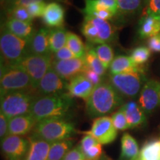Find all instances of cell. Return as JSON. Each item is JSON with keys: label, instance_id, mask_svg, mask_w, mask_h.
Listing matches in <instances>:
<instances>
[{"label": "cell", "instance_id": "1", "mask_svg": "<svg viewBox=\"0 0 160 160\" xmlns=\"http://www.w3.org/2000/svg\"><path fill=\"white\" fill-rule=\"evenodd\" d=\"M75 102L68 92L47 96H37L30 113L37 120L67 119L73 111Z\"/></svg>", "mask_w": 160, "mask_h": 160}, {"label": "cell", "instance_id": "2", "mask_svg": "<svg viewBox=\"0 0 160 160\" xmlns=\"http://www.w3.org/2000/svg\"><path fill=\"white\" fill-rule=\"evenodd\" d=\"M122 103L121 94L111 83L102 82L96 86L86 101V111L90 117L96 119L111 113Z\"/></svg>", "mask_w": 160, "mask_h": 160}, {"label": "cell", "instance_id": "3", "mask_svg": "<svg viewBox=\"0 0 160 160\" xmlns=\"http://www.w3.org/2000/svg\"><path fill=\"white\" fill-rule=\"evenodd\" d=\"M75 133V125L69 119L56 118L37 122L31 134L53 143L71 139Z\"/></svg>", "mask_w": 160, "mask_h": 160}, {"label": "cell", "instance_id": "4", "mask_svg": "<svg viewBox=\"0 0 160 160\" xmlns=\"http://www.w3.org/2000/svg\"><path fill=\"white\" fill-rule=\"evenodd\" d=\"M30 40L22 39L3 27L0 37V48L3 65H18L29 54Z\"/></svg>", "mask_w": 160, "mask_h": 160}, {"label": "cell", "instance_id": "5", "mask_svg": "<svg viewBox=\"0 0 160 160\" xmlns=\"http://www.w3.org/2000/svg\"><path fill=\"white\" fill-rule=\"evenodd\" d=\"M37 97L32 91H19L1 95V112L8 119L28 114Z\"/></svg>", "mask_w": 160, "mask_h": 160}, {"label": "cell", "instance_id": "6", "mask_svg": "<svg viewBox=\"0 0 160 160\" xmlns=\"http://www.w3.org/2000/svg\"><path fill=\"white\" fill-rule=\"evenodd\" d=\"M1 95L8 92L33 91L31 77L20 65L1 66Z\"/></svg>", "mask_w": 160, "mask_h": 160}, {"label": "cell", "instance_id": "7", "mask_svg": "<svg viewBox=\"0 0 160 160\" xmlns=\"http://www.w3.org/2000/svg\"><path fill=\"white\" fill-rule=\"evenodd\" d=\"M145 78L142 72H131L110 76V83L121 95L135 98L143 87Z\"/></svg>", "mask_w": 160, "mask_h": 160}, {"label": "cell", "instance_id": "8", "mask_svg": "<svg viewBox=\"0 0 160 160\" xmlns=\"http://www.w3.org/2000/svg\"><path fill=\"white\" fill-rule=\"evenodd\" d=\"M51 56L28 54L19 65L21 66L31 77L33 91H37L42 77L52 65Z\"/></svg>", "mask_w": 160, "mask_h": 160}, {"label": "cell", "instance_id": "9", "mask_svg": "<svg viewBox=\"0 0 160 160\" xmlns=\"http://www.w3.org/2000/svg\"><path fill=\"white\" fill-rule=\"evenodd\" d=\"M117 131L112 122L111 118L104 116L96 118L91 130L84 132V133L93 137L102 145H108L116 139L118 134Z\"/></svg>", "mask_w": 160, "mask_h": 160}, {"label": "cell", "instance_id": "10", "mask_svg": "<svg viewBox=\"0 0 160 160\" xmlns=\"http://www.w3.org/2000/svg\"><path fill=\"white\" fill-rule=\"evenodd\" d=\"M28 148V138L9 134L1 140L2 151L8 160H24Z\"/></svg>", "mask_w": 160, "mask_h": 160}, {"label": "cell", "instance_id": "11", "mask_svg": "<svg viewBox=\"0 0 160 160\" xmlns=\"http://www.w3.org/2000/svg\"><path fill=\"white\" fill-rule=\"evenodd\" d=\"M146 114H151L160 107V82L150 79L144 84L138 101Z\"/></svg>", "mask_w": 160, "mask_h": 160}, {"label": "cell", "instance_id": "12", "mask_svg": "<svg viewBox=\"0 0 160 160\" xmlns=\"http://www.w3.org/2000/svg\"><path fill=\"white\" fill-rule=\"evenodd\" d=\"M68 82L58 74L51 66L40 81L37 91L39 96L56 94L65 93L68 91Z\"/></svg>", "mask_w": 160, "mask_h": 160}, {"label": "cell", "instance_id": "13", "mask_svg": "<svg viewBox=\"0 0 160 160\" xmlns=\"http://www.w3.org/2000/svg\"><path fill=\"white\" fill-rule=\"evenodd\" d=\"M51 66L58 74L65 80H70L79 73H83L88 68L85 57H77L67 60L53 59Z\"/></svg>", "mask_w": 160, "mask_h": 160}, {"label": "cell", "instance_id": "14", "mask_svg": "<svg viewBox=\"0 0 160 160\" xmlns=\"http://www.w3.org/2000/svg\"><path fill=\"white\" fill-rule=\"evenodd\" d=\"M95 86L83 73H79L69 80L68 92L73 97L81 98L87 101Z\"/></svg>", "mask_w": 160, "mask_h": 160}, {"label": "cell", "instance_id": "15", "mask_svg": "<svg viewBox=\"0 0 160 160\" xmlns=\"http://www.w3.org/2000/svg\"><path fill=\"white\" fill-rule=\"evenodd\" d=\"M37 123V120L31 113L13 117L8 119V133L21 137L28 135L33 131Z\"/></svg>", "mask_w": 160, "mask_h": 160}, {"label": "cell", "instance_id": "16", "mask_svg": "<svg viewBox=\"0 0 160 160\" xmlns=\"http://www.w3.org/2000/svg\"><path fill=\"white\" fill-rule=\"evenodd\" d=\"M48 28L39 29L34 32L30 39L29 54L51 56V51L50 48L48 41Z\"/></svg>", "mask_w": 160, "mask_h": 160}, {"label": "cell", "instance_id": "17", "mask_svg": "<svg viewBox=\"0 0 160 160\" xmlns=\"http://www.w3.org/2000/svg\"><path fill=\"white\" fill-rule=\"evenodd\" d=\"M28 140L29 148L24 160H48L51 143L33 134Z\"/></svg>", "mask_w": 160, "mask_h": 160}, {"label": "cell", "instance_id": "18", "mask_svg": "<svg viewBox=\"0 0 160 160\" xmlns=\"http://www.w3.org/2000/svg\"><path fill=\"white\" fill-rule=\"evenodd\" d=\"M42 19L45 25L51 28L63 27L65 10L59 3L50 2L46 6Z\"/></svg>", "mask_w": 160, "mask_h": 160}, {"label": "cell", "instance_id": "19", "mask_svg": "<svg viewBox=\"0 0 160 160\" xmlns=\"http://www.w3.org/2000/svg\"><path fill=\"white\" fill-rule=\"evenodd\" d=\"M130 128L139 127L146 121V113L141 107L134 102H128L122 106Z\"/></svg>", "mask_w": 160, "mask_h": 160}, {"label": "cell", "instance_id": "20", "mask_svg": "<svg viewBox=\"0 0 160 160\" xmlns=\"http://www.w3.org/2000/svg\"><path fill=\"white\" fill-rule=\"evenodd\" d=\"M4 28L12 33L22 39L30 40L34 33L31 22L19 21L13 18H8L5 22Z\"/></svg>", "mask_w": 160, "mask_h": 160}, {"label": "cell", "instance_id": "21", "mask_svg": "<svg viewBox=\"0 0 160 160\" xmlns=\"http://www.w3.org/2000/svg\"><path fill=\"white\" fill-rule=\"evenodd\" d=\"M79 146L84 156L88 160H99L103 154L102 144L91 135L84 136Z\"/></svg>", "mask_w": 160, "mask_h": 160}, {"label": "cell", "instance_id": "22", "mask_svg": "<svg viewBox=\"0 0 160 160\" xmlns=\"http://www.w3.org/2000/svg\"><path fill=\"white\" fill-rule=\"evenodd\" d=\"M110 71L112 75H114L131 72H142V69L132 60L131 57L122 55L114 58L110 66Z\"/></svg>", "mask_w": 160, "mask_h": 160}, {"label": "cell", "instance_id": "23", "mask_svg": "<svg viewBox=\"0 0 160 160\" xmlns=\"http://www.w3.org/2000/svg\"><path fill=\"white\" fill-rule=\"evenodd\" d=\"M160 33V17L144 14L139 21V33L142 38H151Z\"/></svg>", "mask_w": 160, "mask_h": 160}, {"label": "cell", "instance_id": "24", "mask_svg": "<svg viewBox=\"0 0 160 160\" xmlns=\"http://www.w3.org/2000/svg\"><path fill=\"white\" fill-rule=\"evenodd\" d=\"M139 148L134 138L129 133H124L121 139V160H133L139 158Z\"/></svg>", "mask_w": 160, "mask_h": 160}, {"label": "cell", "instance_id": "25", "mask_svg": "<svg viewBox=\"0 0 160 160\" xmlns=\"http://www.w3.org/2000/svg\"><path fill=\"white\" fill-rule=\"evenodd\" d=\"M73 139H68L51 143L48 160H62L71 150L73 148Z\"/></svg>", "mask_w": 160, "mask_h": 160}, {"label": "cell", "instance_id": "26", "mask_svg": "<svg viewBox=\"0 0 160 160\" xmlns=\"http://www.w3.org/2000/svg\"><path fill=\"white\" fill-rule=\"evenodd\" d=\"M68 32L63 27L51 28L49 31L48 41L52 53H56L66 45Z\"/></svg>", "mask_w": 160, "mask_h": 160}, {"label": "cell", "instance_id": "27", "mask_svg": "<svg viewBox=\"0 0 160 160\" xmlns=\"http://www.w3.org/2000/svg\"><path fill=\"white\" fill-rule=\"evenodd\" d=\"M139 160H160V138L144 144L139 152Z\"/></svg>", "mask_w": 160, "mask_h": 160}, {"label": "cell", "instance_id": "28", "mask_svg": "<svg viewBox=\"0 0 160 160\" xmlns=\"http://www.w3.org/2000/svg\"><path fill=\"white\" fill-rule=\"evenodd\" d=\"M85 59L89 68L95 71L100 77H102V76L105 75L107 69L105 68V66L100 61L99 58L98 57L97 53L95 51V48H93L90 46H88L86 48Z\"/></svg>", "mask_w": 160, "mask_h": 160}, {"label": "cell", "instance_id": "29", "mask_svg": "<svg viewBox=\"0 0 160 160\" xmlns=\"http://www.w3.org/2000/svg\"><path fill=\"white\" fill-rule=\"evenodd\" d=\"M66 45L74 53L77 58H84L86 53V48L79 36L71 32H68Z\"/></svg>", "mask_w": 160, "mask_h": 160}, {"label": "cell", "instance_id": "30", "mask_svg": "<svg viewBox=\"0 0 160 160\" xmlns=\"http://www.w3.org/2000/svg\"><path fill=\"white\" fill-rule=\"evenodd\" d=\"M145 0H117L119 11L122 14H134L142 8Z\"/></svg>", "mask_w": 160, "mask_h": 160}, {"label": "cell", "instance_id": "31", "mask_svg": "<svg viewBox=\"0 0 160 160\" xmlns=\"http://www.w3.org/2000/svg\"><path fill=\"white\" fill-rule=\"evenodd\" d=\"M95 51L105 68H108L114 59V53L111 46L108 44H102L95 48Z\"/></svg>", "mask_w": 160, "mask_h": 160}, {"label": "cell", "instance_id": "32", "mask_svg": "<svg viewBox=\"0 0 160 160\" xmlns=\"http://www.w3.org/2000/svg\"><path fill=\"white\" fill-rule=\"evenodd\" d=\"M90 5L97 11L108 10L114 15H117L119 11L117 0H90Z\"/></svg>", "mask_w": 160, "mask_h": 160}, {"label": "cell", "instance_id": "33", "mask_svg": "<svg viewBox=\"0 0 160 160\" xmlns=\"http://www.w3.org/2000/svg\"><path fill=\"white\" fill-rule=\"evenodd\" d=\"M111 118L113 126L117 131H125L130 128L125 114L122 108H120L117 112L113 113Z\"/></svg>", "mask_w": 160, "mask_h": 160}, {"label": "cell", "instance_id": "34", "mask_svg": "<svg viewBox=\"0 0 160 160\" xmlns=\"http://www.w3.org/2000/svg\"><path fill=\"white\" fill-rule=\"evenodd\" d=\"M151 56V51L146 47H139L133 50L131 58L138 65H142L148 60Z\"/></svg>", "mask_w": 160, "mask_h": 160}, {"label": "cell", "instance_id": "35", "mask_svg": "<svg viewBox=\"0 0 160 160\" xmlns=\"http://www.w3.org/2000/svg\"><path fill=\"white\" fill-rule=\"evenodd\" d=\"M8 18H13L19 21L26 22H31L33 18L30 15V13L28 11L27 8L25 7H15L11 11L8 13Z\"/></svg>", "mask_w": 160, "mask_h": 160}, {"label": "cell", "instance_id": "36", "mask_svg": "<svg viewBox=\"0 0 160 160\" xmlns=\"http://www.w3.org/2000/svg\"><path fill=\"white\" fill-rule=\"evenodd\" d=\"M45 2H35L26 6L30 15L34 19L37 17H42L46 8Z\"/></svg>", "mask_w": 160, "mask_h": 160}, {"label": "cell", "instance_id": "37", "mask_svg": "<svg viewBox=\"0 0 160 160\" xmlns=\"http://www.w3.org/2000/svg\"><path fill=\"white\" fill-rule=\"evenodd\" d=\"M144 14L160 17V0H149Z\"/></svg>", "mask_w": 160, "mask_h": 160}, {"label": "cell", "instance_id": "38", "mask_svg": "<svg viewBox=\"0 0 160 160\" xmlns=\"http://www.w3.org/2000/svg\"><path fill=\"white\" fill-rule=\"evenodd\" d=\"M62 160H88L84 156L79 145L75 146L70 151Z\"/></svg>", "mask_w": 160, "mask_h": 160}, {"label": "cell", "instance_id": "39", "mask_svg": "<svg viewBox=\"0 0 160 160\" xmlns=\"http://www.w3.org/2000/svg\"><path fill=\"white\" fill-rule=\"evenodd\" d=\"M73 58H77V57L67 45L54 53V57H53V59L56 60H67Z\"/></svg>", "mask_w": 160, "mask_h": 160}, {"label": "cell", "instance_id": "40", "mask_svg": "<svg viewBox=\"0 0 160 160\" xmlns=\"http://www.w3.org/2000/svg\"><path fill=\"white\" fill-rule=\"evenodd\" d=\"M8 119L0 112V138L1 140L8 135Z\"/></svg>", "mask_w": 160, "mask_h": 160}, {"label": "cell", "instance_id": "41", "mask_svg": "<svg viewBox=\"0 0 160 160\" xmlns=\"http://www.w3.org/2000/svg\"><path fill=\"white\" fill-rule=\"evenodd\" d=\"M83 74L85 75L92 83H93V85H94L95 87L102 83L101 77H100L98 73H96L95 71H93V70L89 68H88L85 70V72L83 73Z\"/></svg>", "mask_w": 160, "mask_h": 160}, {"label": "cell", "instance_id": "42", "mask_svg": "<svg viewBox=\"0 0 160 160\" xmlns=\"http://www.w3.org/2000/svg\"><path fill=\"white\" fill-rule=\"evenodd\" d=\"M148 48L151 51L160 53V33L149 38Z\"/></svg>", "mask_w": 160, "mask_h": 160}, {"label": "cell", "instance_id": "43", "mask_svg": "<svg viewBox=\"0 0 160 160\" xmlns=\"http://www.w3.org/2000/svg\"><path fill=\"white\" fill-rule=\"evenodd\" d=\"M19 0H5V2L3 4V8L5 11L7 12V13H8L13 8L14 5Z\"/></svg>", "mask_w": 160, "mask_h": 160}, {"label": "cell", "instance_id": "44", "mask_svg": "<svg viewBox=\"0 0 160 160\" xmlns=\"http://www.w3.org/2000/svg\"><path fill=\"white\" fill-rule=\"evenodd\" d=\"M35 2H45V0H19L17 3L14 5V8L15 7H19V6H22V7H26L30 4Z\"/></svg>", "mask_w": 160, "mask_h": 160}, {"label": "cell", "instance_id": "45", "mask_svg": "<svg viewBox=\"0 0 160 160\" xmlns=\"http://www.w3.org/2000/svg\"><path fill=\"white\" fill-rule=\"evenodd\" d=\"M99 160H113V159H111L109 157H108L105 153H103V154L102 155V157L99 158Z\"/></svg>", "mask_w": 160, "mask_h": 160}, {"label": "cell", "instance_id": "46", "mask_svg": "<svg viewBox=\"0 0 160 160\" xmlns=\"http://www.w3.org/2000/svg\"><path fill=\"white\" fill-rule=\"evenodd\" d=\"M0 1H1V5H3V4H4V2H5V0H0Z\"/></svg>", "mask_w": 160, "mask_h": 160}, {"label": "cell", "instance_id": "47", "mask_svg": "<svg viewBox=\"0 0 160 160\" xmlns=\"http://www.w3.org/2000/svg\"><path fill=\"white\" fill-rule=\"evenodd\" d=\"M149 0H145V2H148Z\"/></svg>", "mask_w": 160, "mask_h": 160}, {"label": "cell", "instance_id": "48", "mask_svg": "<svg viewBox=\"0 0 160 160\" xmlns=\"http://www.w3.org/2000/svg\"><path fill=\"white\" fill-rule=\"evenodd\" d=\"M133 160H139V159H133Z\"/></svg>", "mask_w": 160, "mask_h": 160}, {"label": "cell", "instance_id": "49", "mask_svg": "<svg viewBox=\"0 0 160 160\" xmlns=\"http://www.w3.org/2000/svg\"></svg>", "mask_w": 160, "mask_h": 160}]
</instances>
